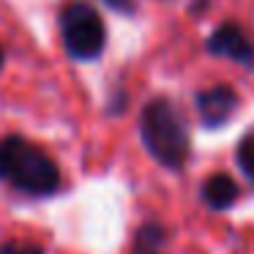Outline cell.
Returning <instances> with one entry per match:
<instances>
[{
	"instance_id": "6da1fadb",
	"label": "cell",
	"mask_w": 254,
	"mask_h": 254,
	"mask_svg": "<svg viewBox=\"0 0 254 254\" xmlns=\"http://www.w3.org/2000/svg\"><path fill=\"white\" fill-rule=\"evenodd\" d=\"M0 181L28 197H50L61 186L55 159L25 137H0Z\"/></svg>"
},
{
	"instance_id": "7a4b0ae2",
	"label": "cell",
	"mask_w": 254,
	"mask_h": 254,
	"mask_svg": "<svg viewBox=\"0 0 254 254\" xmlns=\"http://www.w3.org/2000/svg\"><path fill=\"white\" fill-rule=\"evenodd\" d=\"M139 137L148 153L167 170H183L189 159V123L170 99H150L139 118Z\"/></svg>"
},
{
	"instance_id": "3957f363",
	"label": "cell",
	"mask_w": 254,
	"mask_h": 254,
	"mask_svg": "<svg viewBox=\"0 0 254 254\" xmlns=\"http://www.w3.org/2000/svg\"><path fill=\"white\" fill-rule=\"evenodd\" d=\"M61 36L66 55L74 61H96L104 52L107 28L101 14L85 0H71L61 11Z\"/></svg>"
},
{
	"instance_id": "277c9868",
	"label": "cell",
	"mask_w": 254,
	"mask_h": 254,
	"mask_svg": "<svg viewBox=\"0 0 254 254\" xmlns=\"http://www.w3.org/2000/svg\"><path fill=\"white\" fill-rule=\"evenodd\" d=\"M208 52L210 55L235 61L241 66H249L254 61V41L246 36V30L238 22H221L208 36Z\"/></svg>"
},
{
	"instance_id": "5b68a950",
	"label": "cell",
	"mask_w": 254,
	"mask_h": 254,
	"mask_svg": "<svg viewBox=\"0 0 254 254\" xmlns=\"http://www.w3.org/2000/svg\"><path fill=\"white\" fill-rule=\"evenodd\" d=\"M235 110H238V93L230 85H216V88L197 93V115L202 121V126L208 128H219L224 123H230Z\"/></svg>"
},
{
	"instance_id": "8992f818",
	"label": "cell",
	"mask_w": 254,
	"mask_h": 254,
	"mask_svg": "<svg viewBox=\"0 0 254 254\" xmlns=\"http://www.w3.org/2000/svg\"><path fill=\"white\" fill-rule=\"evenodd\" d=\"M238 191H241L238 183L232 181L227 172H216V175H210L208 181L202 183V199H205V205L213 208V210L232 208L235 199H238Z\"/></svg>"
},
{
	"instance_id": "52a82bcc",
	"label": "cell",
	"mask_w": 254,
	"mask_h": 254,
	"mask_svg": "<svg viewBox=\"0 0 254 254\" xmlns=\"http://www.w3.org/2000/svg\"><path fill=\"white\" fill-rule=\"evenodd\" d=\"M134 254H167V232L161 224L148 221L134 235Z\"/></svg>"
},
{
	"instance_id": "ba28073f",
	"label": "cell",
	"mask_w": 254,
	"mask_h": 254,
	"mask_svg": "<svg viewBox=\"0 0 254 254\" xmlns=\"http://www.w3.org/2000/svg\"><path fill=\"white\" fill-rule=\"evenodd\" d=\"M235 161H238V167H241V172L246 175V181L254 183V128L238 142Z\"/></svg>"
},
{
	"instance_id": "9c48e42d",
	"label": "cell",
	"mask_w": 254,
	"mask_h": 254,
	"mask_svg": "<svg viewBox=\"0 0 254 254\" xmlns=\"http://www.w3.org/2000/svg\"><path fill=\"white\" fill-rule=\"evenodd\" d=\"M0 254H44V246L39 243H0Z\"/></svg>"
},
{
	"instance_id": "30bf717a",
	"label": "cell",
	"mask_w": 254,
	"mask_h": 254,
	"mask_svg": "<svg viewBox=\"0 0 254 254\" xmlns=\"http://www.w3.org/2000/svg\"><path fill=\"white\" fill-rule=\"evenodd\" d=\"M104 3L112 8V11H118V14H134L137 11L134 0H104Z\"/></svg>"
},
{
	"instance_id": "8fae6325",
	"label": "cell",
	"mask_w": 254,
	"mask_h": 254,
	"mask_svg": "<svg viewBox=\"0 0 254 254\" xmlns=\"http://www.w3.org/2000/svg\"><path fill=\"white\" fill-rule=\"evenodd\" d=\"M0 68H3V50H0Z\"/></svg>"
}]
</instances>
